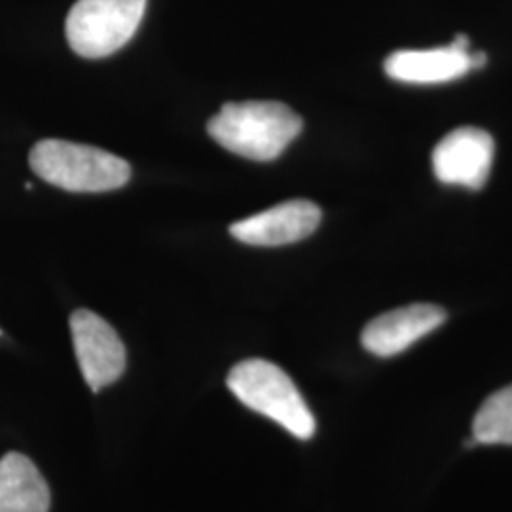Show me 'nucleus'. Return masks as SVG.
<instances>
[{
	"instance_id": "obj_3",
	"label": "nucleus",
	"mask_w": 512,
	"mask_h": 512,
	"mask_svg": "<svg viewBox=\"0 0 512 512\" xmlns=\"http://www.w3.org/2000/svg\"><path fill=\"white\" fill-rule=\"evenodd\" d=\"M228 389L247 408L274 420L296 439L315 435V418L291 376L264 359H247L226 378Z\"/></svg>"
},
{
	"instance_id": "obj_9",
	"label": "nucleus",
	"mask_w": 512,
	"mask_h": 512,
	"mask_svg": "<svg viewBox=\"0 0 512 512\" xmlns=\"http://www.w3.org/2000/svg\"><path fill=\"white\" fill-rule=\"evenodd\" d=\"M385 74L404 84H444L473 71L469 38L458 35L448 46L399 50L385 59Z\"/></svg>"
},
{
	"instance_id": "obj_10",
	"label": "nucleus",
	"mask_w": 512,
	"mask_h": 512,
	"mask_svg": "<svg viewBox=\"0 0 512 512\" xmlns=\"http://www.w3.org/2000/svg\"><path fill=\"white\" fill-rule=\"evenodd\" d=\"M50 488L37 465L18 452L0 459V512H48Z\"/></svg>"
},
{
	"instance_id": "obj_1",
	"label": "nucleus",
	"mask_w": 512,
	"mask_h": 512,
	"mask_svg": "<svg viewBox=\"0 0 512 512\" xmlns=\"http://www.w3.org/2000/svg\"><path fill=\"white\" fill-rule=\"evenodd\" d=\"M302 118L277 101L226 103L207 133L220 147L255 162H272L302 133Z\"/></svg>"
},
{
	"instance_id": "obj_4",
	"label": "nucleus",
	"mask_w": 512,
	"mask_h": 512,
	"mask_svg": "<svg viewBox=\"0 0 512 512\" xmlns=\"http://www.w3.org/2000/svg\"><path fill=\"white\" fill-rule=\"evenodd\" d=\"M145 10L147 0H78L65 23L67 40L86 59L107 57L133 38Z\"/></svg>"
},
{
	"instance_id": "obj_7",
	"label": "nucleus",
	"mask_w": 512,
	"mask_h": 512,
	"mask_svg": "<svg viewBox=\"0 0 512 512\" xmlns=\"http://www.w3.org/2000/svg\"><path fill=\"white\" fill-rule=\"evenodd\" d=\"M321 209L308 200L279 203L249 219L238 220L230 226L234 238L255 247H279L311 236L319 222Z\"/></svg>"
},
{
	"instance_id": "obj_8",
	"label": "nucleus",
	"mask_w": 512,
	"mask_h": 512,
	"mask_svg": "<svg viewBox=\"0 0 512 512\" xmlns=\"http://www.w3.org/2000/svg\"><path fill=\"white\" fill-rule=\"evenodd\" d=\"M446 311L435 304H412L372 319L361 334L363 348L376 357H395L439 329Z\"/></svg>"
},
{
	"instance_id": "obj_11",
	"label": "nucleus",
	"mask_w": 512,
	"mask_h": 512,
	"mask_svg": "<svg viewBox=\"0 0 512 512\" xmlns=\"http://www.w3.org/2000/svg\"><path fill=\"white\" fill-rule=\"evenodd\" d=\"M476 444H512V385L490 395L473 421Z\"/></svg>"
},
{
	"instance_id": "obj_6",
	"label": "nucleus",
	"mask_w": 512,
	"mask_h": 512,
	"mask_svg": "<svg viewBox=\"0 0 512 512\" xmlns=\"http://www.w3.org/2000/svg\"><path fill=\"white\" fill-rule=\"evenodd\" d=\"M495 143L488 131L458 128L433 150V171L440 183L480 190L492 171Z\"/></svg>"
},
{
	"instance_id": "obj_5",
	"label": "nucleus",
	"mask_w": 512,
	"mask_h": 512,
	"mask_svg": "<svg viewBox=\"0 0 512 512\" xmlns=\"http://www.w3.org/2000/svg\"><path fill=\"white\" fill-rule=\"evenodd\" d=\"M74 353L84 380L99 391L114 384L126 370V348L118 332L90 310H76L71 315Z\"/></svg>"
},
{
	"instance_id": "obj_12",
	"label": "nucleus",
	"mask_w": 512,
	"mask_h": 512,
	"mask_svg": "<svg viewBox=\"0 0 512 512\" xmlns=\"http://www.w3.org/2000/svg\"><path fill=\"white\" fill-rule=\"evenodd\" d=\"M484 65H486V55L480 54V52H476V54L471 52V69H480Z\"/></svg>"
},
{
	"instance_id": "obj_2",
	"label": "nucleus",
	"mask_w": 512,
	"mask_h": 512,
	"mask_svg": "<svg viewBox=\"0 0 512 512\" xmlns=\"http://www.w3.org/2000/svg\"><path fill=\"white\" fill-rule=\"evenodd\" d=\"M29 165L42 181L69 192H109L131 179V167L107 150L61 139H44L29 154Z\"/></svg>"
}]
</instances>
